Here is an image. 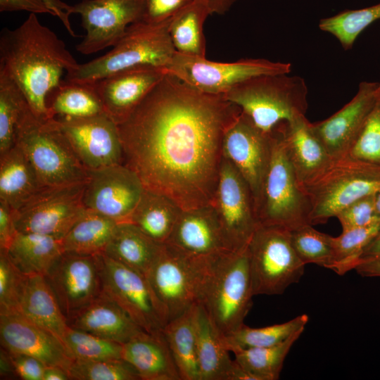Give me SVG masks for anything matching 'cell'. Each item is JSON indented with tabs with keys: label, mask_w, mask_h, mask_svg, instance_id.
I'll use <instances>...</instances> for the list:
<instances>
[{
	"label": "cell",
	"mask_w": 380,
	"mask_h": 380,
	"mask_svg": "<svg viewBox=\"0 0 380 380\" xmlns=\"http://www.w3.org/2000/svg\"><path fill=\"white\" fill-rule=\"evenodd\" d=\"M62 341L75 359L91 361L121 358L122 344L69 326Z\"/></svg>",
	"instance_id": "cell-42"
},
{
	"label": "cell",
	"mask_w": 380,
	"mask_h": 380,
	"mask_svg": "<svg viewBox=\"0 0 380 380\" xmlns=\"http://www.w3.org/2000/svg\"><path fill=\"white\" fill-rule=\"evenodd\" d=\"M99 257L103 293L143 330L149 333L161 331L169 317L148 278L103 253Z\"/></svg>",
	"instance_id": "cell-11"
},
{
	"label": "cell",
	"mask_w": 380,
	"mask_h": 380,
	"mask_svg": "<svg viewBox=\"0 0 380 380\" xmlns=\"http://www.w3.org/2000/svg\"><path fill=\"white\" fill-rule=\"evenodd\" d=\"M308 89L305 80L289 73L262 75L248 79L224 94L260 129L272 132L284 122L305 115Z\"/></svg>",
	"instance_id": "cell-4"
},
{
	"label": "cell",
	"mask_w": 380,
	"mask_h": 380,
	"mask_svg": "<svg viewBox=\"0 0 380 380\" xmlns=\"http://www.w3.org/2000/svg\"><path fill=\"white\" fill-rule=\"evenodd\" d=\"M182 209L167 196L145 189L129 222L158 243L168 240Z\"/></svg>",
	"instance_id": "cell-32"
},
{
	"label": "cell",
	"mask_w": 380,
	"mask_h": 380,
	"mask_svg": "<svg viewBox=\"0 0 380 380\" xmlns=\"http://www.w3.org/2000/svg\"><path fill=\"white\" fill-rule=\"evenodd\" d=\"M172 18L160 23L135 22L106 54L66 73L68 81L95 82L118 72L140 67L163 69L176 53L169 26Z\"/></svg>",
	"instance_id": "cell-5"
},
{
	"label": "cell",
	"mask_w": 380,
	"mask_h": 380,
	"mask_svg": "<svg viewBox=\"0 0 380 380\" xmlns=\"http://www.w3.org/2000/svg\"><path fill=\"white\" fill-rule=\"evenodd\" d=\"M23 275L11 260L6 250L0 249V311L16 310Z\"/></svg>",
	"instance_id": "cell-46"
},
{
	"label": "cell",
	"mask_w": 380,
	"mask_h": 380,
	"mask_svg": "<svg viewBox=\"0 0 380 380\" xmlns=\"http://www.w3.org/2000/svg\"><path fill=\"white\" fill-rule=\"evenodd\" d=\"M140 21L160 23L172 18L193 0H141Z\"/></svg>",
	"instance_id": "cell-48"
},
{
	"label": "cell",
	"mask_w": 380,
	"mask_h": 380,
	"mask_svg": "<svg viewBox=\"0 0 380 380\" xmlns=\"http://www.w3.org/2000/svg\"><path fill=\"white\" fill-rule=\"evenodd\" d=\"M8 352L15 377L23 380H43L46 367L43 362L30 355Z\"/></svg>",
	"instance_id": "cell-49"
},
{
	"label": "cell",
	"mask_w": 380,
	"mask_h": 380,
	"mask_svg": "<svg viewBox=\"0 0 380 380\" xmlns=\"http://www.w3.org/2000/svg\"><path fill=\"white\" fill-rule=\"evenodd\" d=\"M0 374L1 379L15 377L10 353L3 347L1 348L0 353Z\"/></svg>",
	"instance_id": "cell-54"
},
{
	"label": "cell",
	"mask_w": 380,
	"mask_h": 380,
	"mask_svg": "<svg viewBox=\"0 0 380 380\" xmlns=\"http://www.w3.org/2000/svg\"><path fill=\"white\" fill-rule=\"evenodd\" d=\"M16 232L13 209L0 201V249L7 250Z\"/></svg>",
	"instance_id": "cell-50"
},
{
	"label": "cell",
	"mask_w": 380,
	"mask_h": 380,
	"mask_svg": "<svg viewBox=\"0 0 380 380\" xmlns=\"http://www.w3.org/2000/svg\"><path fill=\"white\" fill-rule=\"evenodd\" d=\"M0 341L7 350L68 372L75 358L56 335L15 310L0 311Z\"/></svg>",
	"instance_id": "cell-20"
},
{
	"label": "cell",
	"mask_w": 380,
	"mask_h": 380,
	"mask_svg": "<svg viewBox=\"0 0 380 380\" xmlns=\"http://www.w3.org/2000/svg\"><path fill=\"white\" fill-rule=\"evenodd\" d=\"M68 372L63 369L55 366H46L43 380H68Z\"/></svg>",
	"instance_id": "cell-57"
},
{
	"label": "cell",
	"mask_w": 380,
	"mask_h": 380,
	"mask_svg": "<svg viewBox=\"0 0 380 380\" xmlns=\"http://www.w3.org/2000/svg\"><path fill=\"white\" fill-rule=\"evenodd\" d=\"M197 361L199 380H227L234 365L222 336L203 306L196 305Z\"/></svg>",
	"instance_id": "cell-29"
},
{
	"label": "cell",
	"mask_w": 380,
	"mask_h": 380,
	"mask_svg": "<svg viewBox=\"0 0 380 380\" xmlns=\"http://www.w3.org/2000/svg\"><path fill=\"white\" fill-rule=\"evenodd\" d=\"M68 374L75 380H138L136 369L120 359L82 360L75 359Z\"/></svg>",
	"instance_id": "cell-45"
},
{
	"label": "cell",
	"mask_w": 380,
	"mask_h": 380,
	"mask_svg": "<svg viewBox=\"0 0 380 380\" xmlns=\"http://www.w3.org/2000/svg\"><path fill=\"white\" fill-rule=\"evenodd\" d=\"M209 8L211 14H224L237 0H202Z\"/></svg>",
	"instance_id": "cell-56"
},
{
	"label": "cell",
	"mask_w": 380,
	"mask_h": 380,
	"mask_svg": "<svg viewBox=\"0 0 380 380\" xmlns=\"http://www.w3.org/2000/svg\"><path fill=\"white\" fill-rule=\"evenodd\" d=\"M304 329L293 334L284 341L271 346L234 349L235 360L257 380H277L291 348Z\"/></svg>",
	"instance_id": "cell-37"
},
{
	"label": "cell",
	"mask_w": 380,
	"mask_h": 380,
	"mask_svg": "<svg viewBox=\"0 0 380 380\" xmlns=\"http://www.w3.org/2000/svg\"><path fill=\"white\" fill-rule=\"evenodd\" d=\"M241 109L224 95L199 91L165 73L118 125L124 164L145 189L182 210L211 203L222 140Z\"/></svg>",
	"instance_id": "cell-1"
},
{
	"label": "cell",
	"mask_w": 380,
	"mask_h": 380,
	"mask_svg": "<svg viewBox=\"0 0 380 380\" xmlns=\"http://www.w3.org/2000/svg\"><path fill=\"white\" fill-rule=\"evenodd\" d=\"M32 166L42 187L84 183L89 170L80 161L54 118L41 119L30 106L18 127L15 144Z\"/></svg>",
	"instance_id": "cell-3"
},
{
	"label": "cell",
	"mask_w": 380,
	"mask_h": 380,
	"mask_svg": "<svg viewBox=\"0 0 380 380\" xmlns=\"http://www.w3.org/2000/svg\"><path fill=\"white\" fill-rule=\"evenodd\" d=\"M283 142L297 181L305 191L335 161L312 133L305 116L285 123Z\"/></svg>",
	"instance_id": "cell-24"
},
{
	"label": "cell",
	"mask_w": 380,
	"mask_h": 380,
	"mask_svg": "<svg viewBox=\"0 0 380 380\" xmlns=\"http://www.w3.org/2000/svg\"><path fill=\"white\" fill-rule=\"evenodd\" d=\"M42 188L32 166L18 146L0 155V201L13 211Z\"/></svg>",
	"instance_id": "cell-30"
},
{
	"label": "cell",
	"mask_w": 380,
	"mask_h": 380,
	"mask_svg": "<svg viewBox=\"0 0 380 380\" xmlns=\"http://www.w3.org/2000/svg\"><path fill=\"white\" fill-rule=\"evenodd\" d=\"M379 82L364 81L356 94L329 118L310 122V129L330 156L337 160L345 158L357 138L374 102Z\"/></svg>",
	"instance_id": "cell-21"
},
{
	"label": "cell",
	"mask_w": 380,
	"mask_h": 380,
	"mask_svg": "<svg viewBox=\"0 0 380 380\" xmlns=\"http://www.w3.org/2000/svg\"><path fill=\"white\" fill-rule=\"evenodd\" d=\"M338 218L343 230L363 227L380 223L374 194L362 198L338 213Z\"/></svg>",
	"instance_id": "cell-47"
},
{
	"label": "cell",
	"mask_w": 380,
	"mask_h": 380,
	"mask_svg": "<svg viewBox=\"0 0 380 380\" xmlns=\"http://www.w3.org/2000/svg\"><path fill=\"white\" fill-rule=\"evenodd\" d=\"M253 294L279 295L298 282L305 265L296 253L289 229L258 225L248 245Z\"/></svg>",
	"instance_id": "cell-10"
},
{
	"label": "cell",
	"mask_w": 380,
	"mask_h": 380,
	"mask_svg": "<svg viewBox=\"0 0 380 380\" xmlns=\"http://www.w3.org/2000/svg\"><path fill=\"white\" fill-rule=\"evenodd\" d=\"M374 197L376 210L378 215L380 216V188L374 194Z\"/></svg>",
	"instance_id": "cell-58"
},
{
	"label": "cell",
	"mask_w": 380,
	"mask_h": 380,
	"mask_svg": "<svg viewBox=\"0 0 380 380\" xmlns=\"http://www.w3.org/2000/svg\"><path fill=\"white\" fill-rule=\"evenodd\" d=\"M118 223L86 208L62 239L64 252L89 255L103 253Z\"/></svg>",
	"instance_id": "cell-35"
},
{
	"label": "cell",
	"mask_w": 380,
	"mask_h": 380,
	"mask_svg": "<svg viewBox=\"0 0 380 380\" xmlns=\"http://www.w3.org/2000/svg\"><path fill=\"white\" fill-rule=\"evenodd\" d=\"M69 327L123 344L143 329L114 300L102 293L67 319Z\"/></svg>",
	"instance_id": "cell-26"
},
{
	"label": "cell",
	"mask_w": 380,
	"mask_h": 380,
	"mask_svg": "<svg viewBox=\"0 0 380 380\" xmlns=\"http://www.w3.org/2000/svg\"><path fill=\"white\" fill-rule=\"evenodd\" d=\"M309 317L306 314L281 323L261 328H252L245 324L222 336L227 350L262 348L278 344L296 331L304 329Z\"/></svg>",
	"instance_id": "cell-38"
},
{
	"label": "cell",
	"mask_w": 380,
	"mask_h": 380,
	"mask_svg": "<svg viewBox=\"0 0 380 380\" xmlns=\"http://www.w3.org/2000/svg\"><path fill=\"white\" fill-rule=\"evenodd\" d=\"M160 246L132 222H122L103 253L146 277Z\"/></svg>",
	"instance_id": "cell-31"
},
{
	"label": "cell",
	"mask_w": 380,
	"mask_h": 380,
	"mask_svg": "<svg viewBox=\"0 0 380 380\" xmlns=\"http://www.w3.org/2000/svg\"><path fill=\"white\" fill-rule=\"evenodd\" d=\"M216 213L229 248H246L258 227L251 189L236 167L222 156L213 199Z\"/></svg>",
	"instance_id": "cell-14"
},
{
	"label": "cell",
	"mask_w": 380,
	"mask_h": 380,
	"mask_svg": "<svg viewBox=\"0 0 380 380\" xmlns=\"http://www.w3.org/2000/svg\"><path fill=\"white\" fill-rule=\"evenodd\" d=\"M380 232V223L343 230L332 238V258L329 269L339 275L355 270L367 245Z\"/></svg>",
	"instance_id": "cell-40"
},
{
	"label": "cell",
	"mask_w": 380,
	"mask_h": 380,
	"mask_svg": "<svg viewBox=\"0 0 380 380\" xmlns=\"http://www.w3.org/2000/svg\"><path fill=\"white\" fill-rule=\"evenodd\" d=\"M380 188V167L348 158L335 160L305 188L311 224L325 223L355 201Z\"/></svg>",
	"instance_id": "cell-8"
},
{
	"label": "cell",
	"mask_w": 380,
	"mask_h": 380,
	"mask_svg": "<svg viewBox=\"0 0 380 380\" xmlns=\"http://www.w3.org/2000/svg\"><path fill=\"white\" fill-rule=\"evenodd\" d=\"M345 158L380 167V82L365 124Z\"/></svg>",
	"instance_id": "cell-44"
},
{
	"label": "cell",
	"mask_w": 380,
	"mask_h": 380,
	"mask_svg": "<svg viewBox=\"0 0 380 380\" xmlns=\"http://www.w3.org/2000/svg\"><path fill=\"white\" fill-rule=\"evenodd\" d=\"M274 129L265 132L242 111L227 129L222 140V156L247 182L255 212L268 170Z\"/></svg>",
	"instance_id": "cell-15"
},
{
	"label": "cell",
	"mask_w": 380,
	"mask_h": 380,
	"mask_svg": "<svg viewBox=\"0 0 380 380\" xmlns=\"http://www.w3.org/2000/svg\"><path fill=\"white\" fill-rule=\"evenodd\" d=\"M375 258H380V232L365 248L360 258L359 262L362 260Z\"/></svg>",
	"instance_id": "cell-55"
},
{
	"label": "cell",
	"mask_w": 380,
	"mask_h": 380,
	"mask_svg": "<svg viewBox=\"0 0 380 380\" xmlns=\"http://www.w3.org/2000/svg\"><path fill=\"white\" fill-rule=\"evenodd\" d=\"M286 122L274 129L270 161L256 215L259 225L279 226L292 231L311 224L310 204L284 151L283 137Z\"/></svg>",
	"instance_id": "cell-7"
},
{
	"label": "cell",
	"mask_w": 380,
	"mask_h": 380,
	"mask_svg": "<svg viewBox=\"0 0 380 380\" xmlns=\"http://www.w3.org/2000/svg\"><path fill=\"white\" fill-rule=\"evenodd\" d=\"M28 107L19 87L0 70V155L15 146L18 125Z\"/></svg>",
	"instance_id": "cell-39"
},
{
	"label": "cell",
	"mask_w": 380,
	"mask_h": 380,
	"mask_svg": "<svg viewBox=\"0 0 380 380\" xmlns=\"http://www.w3.org/2000/svg\"><path fill=\"white\" fill-rule=\"evenodd\" d=\"M163 69L140 67L115 72L95 82L104 113L123 122L165 75Z\"/></svg>",
	"instance_id": "cell-22"
},
{
	"label": "cell",
	"mask_w": 380,
	"mask_h": 380,
	"mask_svg": "<svg viewBox=\"0 0 380 380\" xmlns=\"http://www.w3.org/2000/svg\"><path fill=\"white\" fill-rule=\"evenodd\" d=\"M85 184L41 189L13 211L16 231L62 239L86 209Z\"/></svg>",
	"instance_id": "cell-13"
},
{
	"label": "cell",
	"mask_w": 380,
	"mask_h": 380,
	"mask_svg": "<svg viewBox=\"0 0 380 380\" xmlns=\"http://www.w3.org/2000/svg\"><path fill=\"white\" fill-rule=\"evenodd\" d=\"M210 15H212L211 12L203 1L193 0L172 17L169 33L177 53L205 57L203 24Z\"/></svg>",
	"instance_id": "cell-36"
},
{
	"label": "cell",
	"mask_w": 380,
	"mask_h": 380,
	"mask_svg": "<svg viewBox=\"0 0 380 380\" xmlns=\"http://www.w3.org/2000/svg\"><path fill=\"white\" fill-rule=\"evenodd\" d=\"M53 118L89 170L124 163L118 125L105 113L81 118Z\"/></svg>",
	"instance_id": "cell-17"
},
{
	"label": "cell",
	"mask_w": 380,
	"mask_h": 380,
	"mask_svg": "<svg viewBox=\"0 0 380 380\" xmlns=\"http://www.w3.org/2000/svg\"><path fill=\"white\" fill-rule=\"evenodd\" d=\"M15 311L61 341L68 327L56 296L44 275L23 274Z\"/></svg>",
	"instance_id": "cell-27"
},
{
	"label": "cell",
	"mask_w": 380,
	"mask_h": 380,
	"mask_svg": "<svg viewBox=\"0 0 380 380\" xmlns=\"http://www.w3.org/2000/svg\"><path fill=\"white\" fill-rule=\"evenodd\" d=\"M46 102L49 118H81L104 113L95 82L62 80Z\"/></svg>",
	"instance_id": "cell-34"
},
{
	"label": "cell",
	"mask_w": 380,
	"mask_h": 380,
	"mask_svg": "<svg viewBox=\"0 0 380 380\" xmlns=\"http://www.w3.org/2000/svg\"><path fill=\"white\" fill-rule=\"evenodd\" d=\"M45 277L66 319L87 306L103 292L99 254L64 252Z\"/></svg>",
	"instance_id": "cell-19"
},
{
	"label": "cell",
	"mask_w": 380,
	"mask_h": 380,
	"mask_svg": "<svg viewBox=\"0 0 380 380\" xmlns=\"http://www.w3.org/2000/svg\"><path fill=\"white\" fill-rule=\"evenodd\" d=\"M27 11L30 13H52L44 0H0V11Z\"/></svg>",
	"instance_id": "cell-51"
},
{
	"label": "cell",
	"mask_w": 380,
	"mask_h": 380,
	"mask_svg": "<svg viewBox=\"0 0 380 380\" xmlns=\"http://www.w3.org/2000/svg\"><path fill=\"white\" fill-rule=\"evenodd\" d=\"M72 13L81 17L86 30L83 40L76 46L80 53L89 55L113 46L125 34L128 26L140 21L141 0H82L72 6Z\"/></svg>",
	"instance_id": "cell-18"
},
{
	"label": "cell",
	"mask_w": 380,
	"mask_h": 380,
	"mask_svg": "<svg viewBox=\"0 0 380 380\" xmlns=\"http://www.w3.org/2000/svg\"><path fill=\"white\" fill-rule=\"evenodd\" d=\"M380 19V3L355 10H346L319 20V28L332 34L345 50L350 49L360 34Z\"/></svg>",
	"instance_id": "cell-41"
},
{
	"label": "cell",
	"mask_w": 380,
	"mask_h": 380,
	"mask_svg": "<svg viewBox=\"0 0 380 380\" xmlns=\"http://www.w3.org/2000/svg\"><path fill=\"white\" fill-rule=\"evenodd\" d=\"M290 63L265 58H243L222 63L176 52L165 69L191 87L205 93L224 95L238 84L259 75L290 73Z\"/></svg>",
	"instance_id": "cell-12"
},
{
	"label": "cell",
	"mask_w": 380,
	"mask_h": 380,
	"mask_svg": "<svg viewBox=\"0 0 380 380\" xmlns=\"http://www.w3.org/2000/svg\"><path fill=\"white\" fill-rule=\"evenodd\" d=\"M213 257L193 256L161 244L146 277L165 307L169 321L200 303Z\"/></svg>",
	"instance_id": "cell-9"
},
{
	"label": "cell",
	"mask_w": 380,
	"mask_h": 380,
	"mask_svg": "<svg viewBox=\"0 0 380 380\" xmlns=\"http://www.w3.org/2000/svg\"><path fill=\"white\" fill-rule=\"evenodd\" d=\"M50 8L52 15L58 17L69 34L75 37L71 24L69 20V16L72 13V6H69L61 0H44Z\"/></svg>",
	"instance_id": "cell-52"
},
{
	"label": "cell",
	"mask_w": 380,
	"mask_h": 380,
	"mask_svg": "<svg viewBox=\"0 0 380 380\" xmlns=\"http://www.w3.org/2000/svg\"><path fill=\"white\" fill-rule=\"evenodd\" d=\"M166 243L189 255L201 258L232 251L210 203L182 210Z\"/></svg>",
	"instance_id": "cell-23"
},
{
	"label": "cell",
	"mask_w": 380,
	"mask_h": 380,
	"mask_svg": "<svg viewBox=\"0 0 380 380\" xmlns=\"http://www.w3.org/2000/svg\"><path fill=\"white\" fill-rule=\"evenodd\" d=\"M78 65L65 43L35 13L17 28L1 31L0 70L16 83L41 119H49L46 98L62 81L64 71L72 72Z\"/></svg>",
	"instance_id": "cell-2"
},
{
	"label": "cell",
	"mask_w": 380,
	"mask_h": 380,
	"mask_svg": "<svg viewBox=\"0 0 380 380\" xmlns=\"http://www.w3.org/2000/svg\"><path fill=\"white\" fill-rule=\"evenodd\" d=\"M121 358L130 364L142 380H181L163 335L139 331L122 344Z\"/></svg>",
	"instance_id": "cell-25"
},
{
	"label": "cell",
	"mask_w": 380,
	"mask_h": 380,
	"mask_svg": "<svg viewBox=\"0 0 380 380\" xmlns=\"http://www.w3.org/2000/svg\"><path fill=\"white\" fill-rule=\"evenodd\" d=\"M253 296L248 246L212 258L199 303L222 336L244 324Z\"/></svg>",
	"instance_id": "cell-6"
},
{
	"label": "cell",
	"mask_w": 380,
	"mask_h": 380,
	"mask_svg": "<svg viewBox=\"0 0 380 380\" xmlns=\"http://www.w3.org/2000/svg\"><path fill=\"white\" fill-rule=\"evenodd\" d=\"M291 232L293 247L302 262L329 268L332 258V238L305 224Z\"/></svg>",
	"instance_id": "cell-43"
},
{
	"label": "cell",
	"mask_w": 380,
	"mask_h": 380,
	"mask_svg": "<svg viewBox=\"0 0 380 380\" xmlns=\"http://www.w3.org/2000/svg\"><path fill=\"white\" fill-rule=\"evenodd\" d=\"M6 251L23 274L44 276L64 253L61 239L18 231Z\"/></svg>",
	"instance_id": "cell-28"
},
{
	"label": "cell",
	"mask_w": 380,
	"mask_h": 380,
	"mask_svg": "<svg viewBox=\"0 0 380 380\" xmlns=\"http://www.w3.org/2000/svg\"><path fill=\"white\" fill-rule=\"evenodd\" d=\"M145 188L125 164L89 170L83 194L86 208L117 222H129Z\"/></svg>",
	"instance_id": "cell-16"
},
{
	"label": "cell",
	"mask_w": 380,
	"mask_h": 380,
	"mask_svg": "<svg viewBox=\"0 0 380 380\" xmlns=\"http://www.w3.org/2000/svg\"><path fill=\"white\" fill-rule=\"evenodd\" d=\"M355 270L363 277H380V258L360 261Z\"/></svg>",
	"instance_id": "cell-53"
},
{
	"label": "cell",
	"mask_w": 380,
	"mask_h": 380,
	"mask_svg": "<svg viewBox=\"0 0 380 380\" xmlns=\"http://www.w3.org/2000/svg\"><path fill=\"white\" fill-rule=\"evenodd\" d=\"M197 304L170 320L163 329L181 380H199L196 320Z\"/></svg>",
	"instance_id": "cell-33"
}]
</instances>
